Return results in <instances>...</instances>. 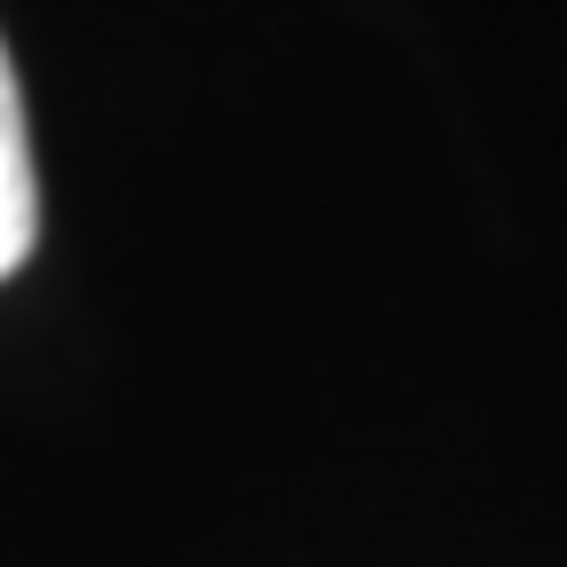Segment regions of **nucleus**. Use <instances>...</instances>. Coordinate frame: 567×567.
<instances>
[{
	"label": "nucleus",
	"instance_id": "1",
	"mask_svg": "<svg viewBox=\"0 0 567 567\" xmlns=\"http://www.w3.org/2000/svg\"><path fill=\"white\" fill-rule=\"evenodd\" d=\"M40 237V174H32V126H24V87L0 48V284L32 260Z\"/></svg>",
	"mask_w": 567,
	"mask_h": 567
}]
</instances>
